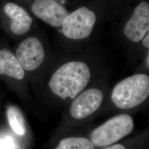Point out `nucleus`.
Wrapping results in <instances>:
<instances>
[{"label":"nucleus","instance_id":"obj_15","mask_svg":"<svg viewBox=\"0 0 149 149\" xmlns=\"http://www.w3.org/2000/svg\"><path fill=\"white\" fill-rule=\"evenodd\" d=\"M56 1H61V0H56Z\"/></svg>","mask_w":149,"mask_h":149},{"label":"nucleus","instance_id":"obj_4","mask_svg":"<svg viewBox=\"0 0 149 149\" xmlns=\"http://www.w3.org/2000/svg\"><path fill=\"white\" fill-rule=\"evenodd\" d=\"M119 20L118 34L129 55L134 59L140 43L149 32V1L136 0Z\"/></svg>","mask_w":149,"mask_h":149},{"label":"nucleus","instance_id":"obj_14","mask_svg":"<svg viewBox=\"0 0 149 149\" xmlns=\"http://www.w3.org/2000/svg\"><path fill=\"white\" fill-rule=\"evenodd\" d=\"M17 145L14 139L8 135L0 138V149H16Z\"/></svg>","mask_w":149,"mask_h":149},{"label":"nucleus","instance_id":"obj_13","mask_svg":"<svg viewBox=\"0 0 149 149\" xmlns=\"http://www.w3.org/2000/svg\"><path fill=\"white\" fill-rule=\"evenodd\" d=\"M148 130H146L143 133L132 138L116 144L107 146L100 149H141L146 144L148 139Z\"/></svg>","mask_w":149,"mask_h":149},{"label":"nucleus","instance_id":"obj_9","mask_svg":"<svg viewBox=\"0 0 149 149\" xmlns=\"http://www.w3.org/2000/svg\"><path fill=\"white\" fill-rule=\"evenodd\" d=\"M4 11L11 19V31L16 35H23L29 32L32 26V17L24 8L16 3L6 4Z\"/></svg>","mask_w":149,"mask_h":149},{"label":"nucleus","instance_id":"obj_5","mask_svg":"<svg viewBox=\"0 0 149 149\" xmlns=\"http://www.w3.org/2000/svg\"><path fill=\"white\" fill-rule=\"evenodd\" d=\"M101 18L99 10L92 6L77 7L69 12L59 29L63 40L72 45L85 42L100 24Z\"/></svg>","mask_w":149,"mask_h":149},{"label":"nucleus","instance_id":"obj_6","mask_svg":"<svg viewBox=\"0 0 149 149\" xmlns=\"http://www.w3.org/2000/svg\"><path fill=\"white\" fill-rule=\"evenodd\" d=\"M134 118L128 113H120L91 130L88 136L96 149L116 144L133 131Z\"/></svg>","mask_w":149,"mask_h":149},{"label":"nucleus","instance_id":"obj_8","mask_svg":"<svg viewBox=\"0 0 149 149\" xmlns=\"http://www.w3.org/2000/svg\"><path fill=\"white\" fill-rule=\"evenodd\" d=\"M32 12L39 19L52 27L60 29L69 11L56 0H35Z\"/></svg>","mask_w":149,"mask_h":149},{"label":"nucleus","instance_id":"obj_2","mask_svg":"<svg viewBox=\"0 0 149 149\" xmlns=\"http://www.w3.org/2000/svg\"><path fill=\"white\" fill-rule=\"evenodd\" d=\"M108 87L106 71L68 104L59 126V134L66 135L97 117L106 100Z\"/></svg>","mask_w":149,"mask_h":149},{"label":"nucleus","instance_id":"obj_3","mask_svg":"<svg viewBox=\"0 0 149 149\" xmlns=\"http://www.w3.org/2000/svg\"><path fill=\"white\" fill-rule=\"evenodd\" d=\"M149 76L136 73L119 81L108 93L100 114L115 111L129 113L138 109L149 99Z\"/></svg>","mask_w":149,"mask_h":149},{"label":"nucleus","instance_id":"obj_11","mask_svg":"<svg viewBox=\"0 0 149 149\" xmlns=\"http://www.w3.org/2000/svg\"><path fill=\"white\" fill-rule=\"evenodd\" d=\"M54 149H96L87 136L62 135Z\"/></svg>","mask_w":149,"mask_h":149},{"label":"nucleus","instance_id":"obj_12","mask_svg":"<svg viewBox=\"0 0 149 149\" xmlns=\"http://www.w3.org/2000/svg\"><path fill=\"white\" fill-rule=\"evenodd\" d=\"M7 117L8 123L15 133L21 136L26 135L27 129L25 120L18 108L10 106L7 109Z\"/></svg>","mask_w":149,"mask_h":149},{"label":"nucleus","instance_id":"obj_10","mask_svg":"<svg viewBox=\"0 0 149 149\" xmlns=\"http://www.w3.org/2000/svg\"><path fill=\"white\" fill-rule=\"evenodd\" d=\"M0 74H6L16 80H22L24 70L16 56L7 49L0 50Z\"/></svg>","mask_w":149,"mask_h":149},{"label":"nucleus","instance_id":"obj_7","mask_svg":"<svg viewBox=\"0 0 149 149\" xmlns=\"http://www.w3.org/2000/svg\"><path fill=\"white\" fill-rule=\"evenodd\" d=\"M43 43L38 38L30 37L22 41L16 51V58L24 70L31 72L39 69L45 58Z\"/></svg>","mask_w":149,"mask_h":149},{"label":"nucleus","instance_id":"obj_1","mask_svg":"<svg viewBox=\"0 0 149 149\" xmlns=\"http://www.w3.org/2000/svg\"><path fill=\"white\" fill-rule=\"evenodd\" d=\"M92 54H64L51 74L48 88L62 107H66L82 91L104 74L107 70Z\"/></svg>","mask_w":149,"mask_h":149}]
</instances>
